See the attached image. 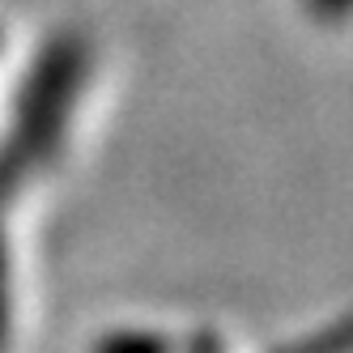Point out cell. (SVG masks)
Listing matches in <instances>:
<instances>
[{
	"instance_id": "obj_1",
	"label": "cell",
	"mask_w": 353,
	"mask_h": 353,
	"mask_svg": "<svg viewBox=\"0 0 353 353\" xmlns=\"http://www.w3.org/2000/svg\"><path fill=\"white\" fill-rule=\"evenodd\" d=\"M77 85H81V47L60 39L39 60L26 94H21L13 137H5V145H0V200L13 196L17 183L60 145Z\"/></svg>"
},
{
	"instance_id": "obj_2",
	"label": "cell",
	"mask_w": 353,
	"mask_h": 353,
	"mask_svg": "<svg viewBox=\"0 0 353 353\" xmlns=\"http://www.w3.org/2000/svg\"><path fill=\"white\" fill-rule=\"evenodd\" d=\"M94 353H174L162 332H111L94 345Z\"/></svg>"
},
{
	"instance_id": "obj_3",
	"label": "cell",
	"mask_w": 353,
	"mask_h": 353,
	"mask_svg": "<svg viewBox=\"0 0 353 353\" xmlns=\"http://www.w3.org/2000/svg\"><path fill=\"white\" fill-rule=\"evenodd\" d=\"M285 353H353V315L349 319H336L332 327H323L319 336L302 341V345H294Z\"/></svg>"
},
{
	"instance_id": "obj_4",
	"label": "cell",
	"mask_w": 353,
	"mask_h": 353,
	"mask_svg": "<svg viewBox=\"0 0 353 353\" xmlns=\"http://www.w3.org/2000/svg\"><path fill=\"white\" fill-rule=\"evenodd\" d=\"M307 5V13L315 21H323V26H336V21L353 17V0H302Z\"/></svg>"
},
{
	"instance_id": "obj_5",
	"label": "cell",
	"mask_w": 353,
	"mask_h": 353,
	"mask_svg": "<svg viewBox=\"0 0 353 353\" xmlns=\"http://www.w3.org/2000/svg\"><path fill=\"white\" fill-rule=\"evenodd\" d=\"M5 327H9V260L5 243H0V345H5Z\"/></svg>"
},
{
	"instance_id": "obj_6",
	"label": "cell",
	"mask_w": 353,
	"mask_h": 353,
	"mask_svg": "<svg viewBox=\"0 0 353 353\" xmlns=\"http://www.w3.org/2000/svg\"><path fill=\"white\" fill-rule=\"evenodd\" d=\"M192 353H221V341H217V336H209V332H200V336H196V345H192Z\"/></svg>"
}]
</instances>
